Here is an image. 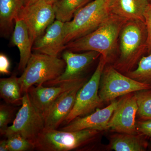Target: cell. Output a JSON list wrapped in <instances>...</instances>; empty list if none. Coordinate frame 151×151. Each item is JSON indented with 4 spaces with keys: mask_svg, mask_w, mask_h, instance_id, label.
Returning a JSON list of instances; mask_svg holds the SVG:
<instances>
[{
    "mask_svg": "<svg viewBox=\"0 0 151 151\" xmlns=\"http://www.w3.org/2000/svg\"><path fill=\"white\" fill-rule=\"evenodd\" d=\"M127 19L112 14L94 31L65 45V50L74 52L94 51L113 64L119 53V35Z\"/></svg>",
    "mask_w": 151,
    "mask_h": 151,
    "instance_id": "cell-1",
    "label": "cell"
},
{
    "mask_svg": "<svg viewBox=\"0 0 151 151\" xmlns=\"http://www.w3.org/2000/svg\"><path fill=\"white\" fill-rule=\"evenodd\" d=\"M147 31L144 22L128 20L119 35V53L112 64L119 72L126 74L134 70L147 53Z\"/></svg>",
    "mask_w": 151,
    "mask_h": 151,
    "instance_id": "cell-2",
    "label": "cell"
},
{
    "mask_svg": "<svg viewBox=\"0 0 151 151\" xmlns=\"http://www.w3.org/2000/svg\"><path fill=\"white\" fill-rule=\"evenodd\" d=\"M100 131L93 129L67 132L44 130L35 145L39 151H69L89 150L100 136Z\"/></svg>",
    "mask_w": 151,
    "mask_h": 151,
    "instance_id": "cell-3",
    "label": "cell"
},
{
    "mask_svg": "<svg viewBox=\"0 0 151 151\" xmlns=\"http://www.w3.org/2000/svg\"><path fill=\"white\" fill-rule=\"evenodd\" d=\"M112 0H93L64 23L65 44L94 31L112 14Z\"/></svg>",
    "mask_w": 151,
    "mask_h": 151,
    "instance_id": "cell-4",
    "label": "cell"
},
{
    "mask_svg": "<svg viewBox=\"0 0 151 151\" xmlns=\"http://www.w3.org/2000/svg\"><path fill=\"white\" fill-rule=\"evenodd\" d=\"M66 63L58 57L37 53L32 54L30 58L19 77V81L23 95L35 84H44L53 81L64 72Z\"/></svg>",
    "mask_w": 151,
    "mask_h": 151,
    "instance_id": "cell-5",
    "label": "cell"
},
{
    "mask_svg": "<svg viewBox=\"0 0 151 151\" xmlns=\"http://www.w3.org/2000/svg\"><path fill=\"white\" fill-rule=\"evenodd\" d=\"M21 106L12 124L7 128L2 136L7 138L20 135L35 143L44 129V117L33 104L28 93L23 94Z\"/></svg>",
    "mask_w": 151,
    "mask_h": 151,
    "instance_id": "cell-6",
    "label": "cell"
},
{
    "mask_svg": "<svg viewBox=\"0 0 151 151\" xmlns=\"http://www.w3.org/2000/svg\"><path fill=\"white\" fill-rule=\"evenodd\" d=\"M150 89L151 85L130 78L107 64L100 79L99 94L103 103H109L126 94Z\"/></svg>",
    "mask_w": 151,
    "mask_h": 151,
    "instance_id": "cell-7",
    "label": "cell"
},
{
    "mask_svg": "<svg viewBox=\"0 0 151 151\" xmlns=\"http://www.w3.org/2000/svg\"><path fill=\"white\" fill-rule=\"evenodd\" d=\"M107 60L100 55L99 61L91 78L78 90L73 108L65 122L70 123L76 118L85 116L100 107L103 103L99 94L100 79Z\"/></svg>",
    "mask_w": 151,
    "mask_h": 151,
    "instance_id": "cell-8",
    "label": "cell"
},
{
    "mask_svg": "<svg viewBox=\"0 0 151 151\" xmlns=\"http://www.w3.org/2000/svg\"><path fill=\"white\" fill-rule=\"evenodd\" d=\"M18 18L26 25L34 43L55 20L53 4L49 0H44L30 5L23 6Z\"/></svg>",
    "mask_w": 151,
    "mask_h": 151,
    "instance_id": "cell-9",
    "label": "cell"
},
{
    "mask_svg": "<svg viewBox=\"0 0 151 151\" xmlns=\"http://www.w3.org/2000/svg\"><path fill=\"white\" fill-rule=\"evenodd\" d=\"M137 111L135 92L122 96L109 121L108 130L122 134H138L136 122Z\"/></svg>",
    "mask_w": 151,
    "mask_h": 151,
    "instance_id": "cell-10",
    "label": "cell"
},
{
    "mask_svg": "<svg viewBox=\"0 0 151 151\" xmlns=\"http://www.w3.org/2000/svg\"><path fill=\"white\" fill-rule=\"evenodd\" d=\"M87 81L85 78H77L56 86H44L43 84L32 86L27 93L32 102L44 117L55 102L68 90L83 85Z\"/></svg>",
    "mask_w": 151,
    "mask_h": 151,
    "instance_id": "cell-11",
    "label": "cell"
},
{
    "mask_svg": "<svg viewBox=\"0 0 151 151\" xmlns=\"http://www.w3.org/2000/svg\"><path fill=\"white\" fill-rule=\"evenodd\" d=\"M101 54L97 52L87 51L78 53L68 50H65L62 54L63 59L66 63L64 72L53 81L43 84L47 86H56L66 81L81 78V74L86 68Z\"/></svg>",
    "mask_w": 151,
    "mask_h": 151,
    "instance_id": "cell-12",
    "label": "cell"
},
{
    "mask_svg": "<svg viewBox=\"0 0 151 151\" xmlns=\"http://www.w3.org/2000/svg\"><path fill=\"white\" fill-rule=\"evenodd\" d=\"M64 23L55 19L44 33L35 41L32 49L37 53L58 57L65 50Z\"/></svg>",
    "mask_w": 151,
    "mask_h": 151,
    "instance_id": "cell-13",
    "label": "cell"
},
{
    "mask_svg": "<svg viewBox=\"0 0 151 151\" xmlns=\"http://www.w3.org/2000/svg\"><path fill=\"white\" fill-rule=\"evenodd\" d=\"M119 103V100L112 101L107 107L97 109L94 113L84 117L76 118L60 130L67 132L93 129L103 132L108 130L109 121Z\"/></svg>",
    "mask_w": 151,
    "mask_h": 151,
    "instance_id": "cell-14",
    "label": "cell"
},
{
    "mask_svg": "<svg viewBox=\"0 0 151 151\" xmlns=\"http://www.w3.org/2000/svg\"><path fill=\"white\" fill-rule=\"evenodd\" d=\"M84 84L65 92L55 102L44 116V130L57 129L65 122L73 108L78 90Z\"/></svg>",
    "mask_w": 151,
    "mask_h": 151,
    "instance_id": "cell-15",
    "label": "cell"
},
{
    "mask_svg": "<svg viewBox=\"0 0 151 151\" xmlns=\"http://www.w3.org/2000/svg\"><path fill=\"white\" fill-rule=\"evenodd\" d=\"M12 42L18 48L20 60L18 69L23 72L31 56L33 42L30 36L28 29L23 21L17 18L16 19Z\"/></svg>",
    "mask_w": 151,
    "mask_h": 151,
    "instance_id": "cell-16",
    "label": "cell"
},
{
    "mask_svg": "<svg viewBox=\"0 0 151 151\" xmlns=\"http://www.w3.org/2000/svg\"><path fill=\"white\" fill-rule=\"evenodd\" d=\"M149 0H112V14L129 20L145 22L144 14L150 3Z\"/></svg>",
    "mask_w": 151,
    "mask_h": 151,
    "instance_id": "cell-17",
    "label": "cell"
},
{
    "mask_svg": "<svg viewBox=\"0 0 151 151\" xmlns=\"http://www.w3.org/2000/svg\"><path fill=\"white\" fill-rule=\"evenodd\" d=\"M23 6L22 0H0L1 35L7 37L13 32L14 24Z\"/></svg>",
    "mask_w": 151,
    "mask_h": 151,
    "instance_id": "cell-18",
    "label": "cell"
},
{
    "mask_svg": "<svg viewBox=\"0 0 151 151\" xmlns=\"http://www.w3.org/2000/svg\"><path fill=\"white\" fill-rule=\"evenodd\" d=\"M111 148L116 151H145L147 144L138 134L118 133L112 136Z\"/></svg>",
    "mask_w": 151,
    "mask_h": 151,
    "instance_id": "cell-19",
    "label": "cell"
},
{
    "mask_svg": "<svg viewBox=\"0 0 151 151\" xmlns=\"http://www.w3.org/2000/svg\"><path fill=\"white\" fill-rule=\"evenodd\" d=\"M0 96L6 104L21 105L23 95L21 90L19 78L13 75L0 79Z\"/></svg>",
    "mask_w": 151,
    "mask_h": 151,
    "instance_id": "cell-20",
    "label": "cell"
},
{
    "mask_svg": "<svg viewBox=\"0 0 151 151\" xmlns=\"http://www.w3.org/2000/svg\"><path fill=\"white\" fill-rule=\"evenodd\" d=\"M93 0H57L53 4L55 19L70 21L76 12Z\"/></svg>",
    "mask_w": 151,
    "mask_h": 151,
    "instance_id": "cell-21",
    "label": "cell"
},
{
    "mask_svg": "<svg viewBox=\"0 0 151 151\" xmlns=\"http://www.w3.org/2000/svg\"><path fill=\"white\" fill-rule=\"evenodd\" d=\"M124 74L151 86V54L142 56L136 69Z\"/></svg>",
    "mask_w": 151,
    "mask_h": 151,
    "instance_id": "cell-22",
    "label": "cell"
},
{
    "mask_svg": "<svg viewBox=\"0 0 151 151\" xmlns=\"http://www.w3.org/2000/svg\"><path fill=\"white\" fill-rule=\"evenodd\" d=\"M138 105L137 115L141 121L151 119V89L135 92Z\"/></svg>",
    "mask_w": 151,
    "mask_h": 151,
    "instance_id": "cell-23",
    "label": "cell"
},
{
    "mask_svg": "<svg viewBox=\"0 0 151 151\" xmlns=\"http://www.w3.org/2000/svg\"><path fill=\"white\" fill-rule=\"evenodd\" d=\"M9 151H27L35 150V143L19 135L6 138Z\"/></svg>",
    "mask_w": 151,
    "mask_h": 151,
    "instance_id": "cell-24",
    "label": "cell"
},
{
    "mask_svg": "<svg viewBox=\"0 0 151 151\" xmlns=\"http://www.w3.org/2000/svg\"><path fill=\"white\" fill-rule=\"evenodd\" d=\"M16 108L10 104H2L0 106V133L3 135L13 120Z\"/></svg>",
    "mask_w": 151,
    "mask_h": 151,
    "instance_id": "cell-25",
    "label": "cell"
},
{
    "mask_svg": "<svg viewBox=\"0 0 151 151\" xmlns=\"http://www.w3.org/2000/svg\"><path fill=\"white\" fill-rule=\"evenodd\" d=\"M145 22L147 31V54H151V2L144 14Z\"/></svg>",
    "mask_w": 151,
    "mask_h": 151,
    "instance_id": "cell-26",
    "label": "cell"
},
{
    "mask_svg": "<svg viewBox=\"0 0 151 151\" xmlns=\"http://www.w3.org/2000/svg\"><path fill=\"white\" fill-rule=\"evenodd\" d=\"M137 126L138 134L151 138V119L139 121Z\"/></svg>",
    "mask_w": 151,
    "mask_h": 151,
    "instance_id": "cell-27",
    "label": "cell"
},
{
    "mask_svg": "<svg viewBox=\"0 0 151 151\" xmlns=\"http://www.w3.org/2000/svg\"><path fill=\"white\" fill-rule=\"evenodd\" d=\"M10 62L8 58L5 55L1 53L0 54V73L8 75L11 73Z\"/></svg>",
    "mask_w": 151,
    "mask_h": 151,
    "instance_id": "cell-28",
    "label": "cell"
},
{
    "mask_svg": "<svg viewBox=\"0 0 151 151\" xmlns=\"http://www.w3.org/2000/svg\"><path fill=\"white\" fill-rule=\"evenodd\" d=\"M42 1H44V0H22V2L23 6H27Z\"/></svg>",
    "mask_w": 151,
    "mask_h": 151,
    "instance_id": "cell-29",
    "label": "cell"
},
{
    "mask_svg": "<svg viewBox=\"0 0 151 151\" xmlns=\"http://www.w3.org/2000/svg\"><path fill=\"white\" fill-rule=\"evenodd\" d=\"M0 151H9L7 146L6 139L1 141V142H0Z\"/></svg>",
    "mask_w": 151,
    "mask_h": 151,
    "instance_id": "cell-30",
    "label": "cell"
},
{
    "mask_svg": "<svg viewBox=\"0 0 151 151\" xmlns=\"http://www.w3.org/2000/svg\"><path fill=\"white\" fill-rule=\"evenodd\" d=\"M50 2L52 3V4H54L55 1H56L57 0H49Z\"/></svg>",
    "mask_w": 151,
    "mask_h": 151,
    "instance_id": "cell-31",
    "label": "cell"
},
{
    "mask_svg": "<svg viewBox=\"0 0 151 151\" xmlns=\"http://www.w3.org/2000/svg\"><path fill=\"white\" fill-rule=\"evenodd\" d=\"M149 1H150V2H151V0H149Z\"/></svg>",
    "mask_w": 151,
    "mask_h": 151,
    "instance_id": "cell-32",
    "label": "cell"
},
{
    "mask_svg": "<svg viewBox=\"0 0 151 151\" xmlns=\"http://www.w3.org/2000/svg\"></svg>",
    "mask_w": 151,
    "mask_h": 151,
    "instance_id": "cell-33",
    "label": "cell"
}]
</instances>
